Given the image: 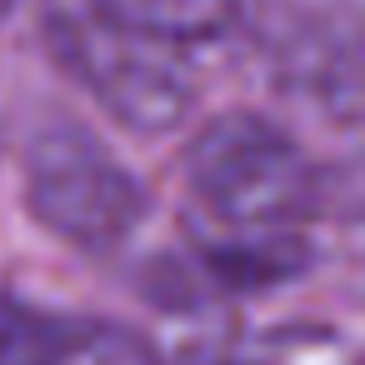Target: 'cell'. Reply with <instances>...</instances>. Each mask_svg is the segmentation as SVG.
I'll return each mask as SVG.
<instances>
[{"instance_id": "obj_7", "label": "cell", "mask_w": 365, "mask_h": 365, "mask_svg": "<svg viewBox=\"0 0 365 365\" xmlns=\"http://www.w3.org/2000/svg\"><path fill=\"white\" fill-rule=\"evenodd\" d=\"M11 6H16V0H0V21H6V16H11Z\"/></svg>"}, {"instance_id": "obj_6", "label": "cell", "mask_w": 365, "mask_h": 365, "mask_svg": "<svg viewBox=\"0 0 365 365\" xmlns=\"http://www.w3.org/2000/svg\"><path fill=\"white\" fill-rule=\"evenodd\" d=\"M220 365H355V350L330 325H280L240 340Z\"/></svg>"}, {"instance_id": "obj_3", "label": "cell", "mask_w": 365, "mask_h": 365, "mask_svg": "<svg viewBox=\"0 0 365 365\" xmlns=\"http://www.w3.org/2000/svg\"><path fill=\"white\" fill-rule=\"evenodd\" d=\"M31 215L76 250H115L145 215V185L76 120H51L26 150Z\"/></svg>"}, {"instance_id": "obj_5", "label": "cell", "mask_w": 365, "mask_h": 365, "mask_svg": "<svg viewBox=\"0 0 365 365\" xmlns=\"http://www.w3.org/2000/svg\"><path fill=\"white\" fill-rule=\"evenodd\" d=\"M91 6L106 21H115L155 46L195 51V46H210V41H225L230 31H240L255 0H91Z\"/></svg>"}, {"instance_id": "obj_4", "label": "cell", "mask_w": 365, "mask_h": 365, "mask_svg": "<svg viewBox=\"0 0 365 365\" xmlns=\"http://www.w3.org/2000/svg\"><path fill=\"white\" fill-rule=\"evenodd\" d=\"M0 365H160V355L135 330L0 300Z\"/></svg>"}, {"instance_id": "obj_1", "label": "cell", "mask_w": 365, "mask_h": 365, "mask_svg": "<svg viewBox=\"0 0 365 365\" xmlns=\"http://www.w3.org/2000/svg\"><path fill=\"white\" fill-rule=\"evenodd\" d=\"M190 230L200 260L235 285H270L305 265L300 225L320 205L310 155L265 115L230 110L210 120L190 155Z\"/></svg>"}, {"instance_id": "obj_2", "label": "cell", "mask_w": 365, "mask_h": 365, "mask_svg": "<svg viewBox=\"0 0 365 365\" xmlns=\"http://www.w3.org/2000/svg\"><path fill=\"white\" fill-rule=\"evenodd\" d=\"M41 26H46L56 61L120 125L155 135L185 120L195 101V76H190L185 51L155 46L106 21L91 0H41Z\"/></svg>"}]
</instances>
